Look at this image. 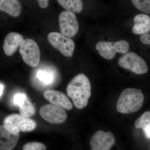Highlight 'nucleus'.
<instances>
[{"mask_svg":"<svg viewBox=\"0 0 150 150\" xmlns=\"http://www.w3.org/2000/svg\"><path fill=\"white\" fill-rule=\"evenodd\" d=\"M118 64L123 69L137 74H144L149 70L144 60L134 52H127L124 54L118 59Z\"/></svg>","mask_w":150,"mask_h":150,"instance_id":"obj_4","label":"nucleus"},{"mask_svg":"<svg viewBox=\"0 0 150 150\" xmlns=\"http://www.w3.org/2000/svg\"><path fill=\"white\" fill-rule=\"evenodd\" d=\"M46 149L44 144L37 142H28L23 147V150H46Z\"/></svg>","mask_w":150,"mask_h":150,"instance_id":"obj_21","label":"nucleus"},{"mask_svg":"<svg viewBox=\"0 0 150 150\" xmlns=\"http://www.w3.org/2000/svg\"><path fill=\"white\" fill-rule=\"evenodd\" d=\"M24 40L22 35L16 32H11L6 36L3 44V49L6 55L11 56L20 47Z\"/></svg>","mask_w":150,"mask_h":150,"instance_id":"obj_14","label":"nucleus"},{"mask_svg":"<svg viewBox=\"0 0 150 150\" xmlns=\"http://www.w3.org/2000/svg\"><path fill=\"white\" fill-rule=\"evenodd\" d=\"M39 6L41 8H46L48 7L49 4L48 2L49 0H37Z\"/></svg>","mask_w":150,"mask_h":150,"instance_id":"obj_23","label":"nucleus"},{"mask_svg":"<svg viewBox=\"0 0 150 150\" xmlns=\"http://www.w3.org/2000/svg\"><path fill=\"white\" fill-rule=\"evenodd\" d=\"M4 125L10 131L18 133L20 131L29 132L36 127V123L32 119L18 114H11L7 116L4 121Z\"/></svg>","mask_w":150,"mask_h":150,"instance_id":"obj_5","label":"nucleus"},{"mask_svg":"<svg viewBox=\"0 0 150 150\" xmlns=\"http://www.w3.org/2000/svg\"><path fill=\"white\" fill-rule=\"evenodd\" d=\"M135 127L143 130L150 125V111L144 112L135 121Z\"/></svg>","mask_w":150,"mask_h":150,"instance_id":"obj_18","label":"nucleus"},{"mask_svg":"<svg viewBox=\"0 0 150 150\" xmlns=\"http://www.w3.org/2000/svg\"><path fill=\"white\" fill-rule=\"evenodd\" d=\"M143 130H144L146 137L148 139H150V125Z\"/></svg>","mask_w":150,"mask_h":150,"instance_id":"obj_24","label":"nucleus"},{"mask_svg":"<svg viewBox=\"0 0 150 150\" xmlns=\"http://www.w3.org/2000/svg\"><path fill=\"white\" fill-rule=\"evenodd\" d=\"M140 40L142 43L146 45H150V34L146 33L140 37Z\"/></svg>","mask_w":150,"mask_h":150,"instance_id":"obj_22","label":"nucleus"},{"mask_svg":"<svg viewBox=\"0 0 150 150\" xmlns=\"http://www.w3.org/2000/svg\"><path fill=\"white\" fill-rule=\"evenodd\" d=\"M39 113L44 120L53 124L64 123L67 117L64 108L52 104L43 105L40 108Z\"/></svg>","mask_w":150,"mask_h":150,"instance_id":"obj_9","label":"nucleus"},{"mask_svg":"<svg viewBox=\"0 0 150 150\" xmlns=\"http://www.w3.org/2000/svg\"><path fill=\"white\" fill-rule=\"evenodd\" d=\"M37 78L41 82L46 84L51 83L53 76L51 73L44 71H39L37 74Z\"/></svg>","mask_w":150,"mask_h":150,"instance_id":"obj_20","label":"nucleus"},{"mask_svg":"<svg viewBox=\"0 0 150 150\" xmlns=\"http://www.w3.org/2000/svg\"><path fill=\"white\" fill-rule=\"evenodd\" d=\"M59 28L62 34L74 37L79 31V25L76 15L73 12L63 11L59 16Z\"/></svg>","mask_w":150,"mask_h":150,"instance_id":"obj_8","label":"nucleus"},{"mask_svg":"<svg viewBox=\"0 0 150 150\" xmlns=\"http://www.w3.org/2000/svg\"><path fill=\"white\" fill-rule=\"evenodd\" d=\"M115 142V137L111 132L99 130L92 137L90 144L91 150H110Z\"/></svg>","mask_w":150,"mask_h":150,"instance_id":"obj_10","label":"nucleus"},{"mask_svg":"<svg viewBox=\"0 0 150 150\" xmlns=\"http://www.w3.org/2000/svg\"><path fill=\"white\" fill-rule=\"evenodd\" d=\"M19 52L25 63L30 67H36L39 64L40 51L35 40L31 39L24 40L19 47Z\"/></svg>","mask_w":150,"mask_h":150,"instance_id":"obj_6","label":"nucleus"},{"mask_svg":"<svg viewBox=\"0 0 150 150\" xmlns=\"http://www.w3.org/2000/svg\"><path fill=\"white\" fill-rule=\"evenodd\" d=\"M44 97L48 101L57 106L67 110L73 108V105L68 97L64 93L53 90H48L44 92Z\"/></svg>","mask_w":150,"mask_h":150,"instance_id":"obj_12","label":"nucleus"},{"mask_svg":"<svg viewBox=\"0 0 150 150\" xmlns=\"http://www.w3.org/2000/svg\"><path fill=\"white\" fill-rule=\"evenodd\" d=\"M0 10L13 17L19 16L21 5L18 0H0Z\"/></svg>","mask_w":150,"mask_h":150,"instance_id":"obj_16","label":"nucleus"},{"mask_svg":"<svg viewBox=\"0 0 150 150\" xmlns=\"http://www.w3.org/2000/svg\"><path fill=\"white\" fill-rule=\"evenodd\" d=\"M132 32L136 35H144L150 32V17L146 14L137 15L134 19Z\"/></svg>","mask_w":150,"mask_h":150,"instance_id":"obj_15","label":"nucleus"},{"mask_svg":"<svg viewBox=\"0 0 150 150\" xmlns=\"http://www.w3.org/2000/svg\"><path fill=\"white\" fill-rule=\"evenodd\" d=\"M63 8L67 11L76 13H80L83 9L82 0H57Z\"/></svg>","mask_w":150,"mask_h":150,"instance_id":"obj_17","label":"nucleus"},{"mask_svg":"<svg viewBox=\"0 0 150 150\" xmlns=\"http://www.w3.org/2000/svg\"><path fill=\"white\" fill-rule=\"evenodd\" d=\"M48 40L51 46L60 51L64 56L71 57L75 49L74 40L59 32H51L48 35Z\"/></svg>","mask_w":150,"mask_h":150,"instance_id":"obj_7","label":"nucleus"},{"mask_svg":"<svg viewBox=\"0 0 150 150\" xmlns=\"http://www.w3.org/2000/svg\"><path fill=\"white\" fill-rule=\"evenodd\" d=\"M133 5L138 10L150 14V0H131Z\"/></svg>","mask_w":150,"mask_h":150,"instance_id":"obj_19","label":"nucleus"},{"mask_svg":"<svg viewBox=\"0 0 150 150\" xmlns=\"http://www.w3.org/2000/svg\"><path fill=\"white\" fill-rule=\"evenodd\" d=\"M4 88V85L3 84L1 83L0 84V96H1V97L2 95Z\"/></svg>","mask_w":150,"mask_h":150,"instance_id":"obj_25","label":"nucleus"},{"mask_svg":"<svg viewBox=\"0 0 150 150\" xmlns=\"http://www.w3.org/2000/svg\"><path fill=\"white\" fill-rule=\"evenodd\" d=\"M67 91L75 107L83 109L87 105L91 96V84L88 78L83 74L77 75L68 84Z\"/></svg>","mask_w":150,"mask_h":150,"instance_id":"obj_1","label":"nucleus"},{"mask_svg":"<svg viewBox=\"0 0 150 150\" xmlns=\"http://www.w3.org/2000/svg\"><path fill=\"white\" fill-rule=\"evenodd\" d=\"M18 133L10 131L4 125L0 127V150H12L18 143Z\"/></svg>","mask_w":150,"mask_h":150,"instance_id":"obj_11","label":"nucleus"},{"mask_svg":"<svg viewBox=\"0 0 150 150\" xmlns=\"http://www.w3.org/2000/svg\"><path fill=\"white\" fill-rule=\"evenodd\" d=\"M130 48L129 43L125 40L115 42L101 41L97 43L96 48L102 57L107 60L114 58L116 53L125 54Z\"/></svg>","mask_w":150,"mask_h":150,"instance_id":"obj_3","label":"nucleus"},{"mask_svg":"<svg viewBox=\"0 0 150 150\" xmlns=\"http://www.w3.org/2000/svg\"><path fill=\"white\" fill-rule=\"evenodd\" d=\"M144 99V94L141 89H126L119 96L116 109L118 112L123 114L137 112L142 108Z\"/></svg>","mask_w":150,"mask_h":150,"instance_id":"obj_2","label":"nucleus"},{"mask_svg":"<svg viewBox=\"0 0 150 150\" xmlns=\"http://www.w3.org/2000/svg\"><path fill=\"white\" fill-rule=\"evenodd\" d=\"M13 100V104L18 106L20 113L22 116L29 118L35 114V108L25 93H18L16 94Z\"/></svg>","mask_w":150,"mask_h":150,"instance_id":"obj_13","label":"nucleus"}]
</instances>
